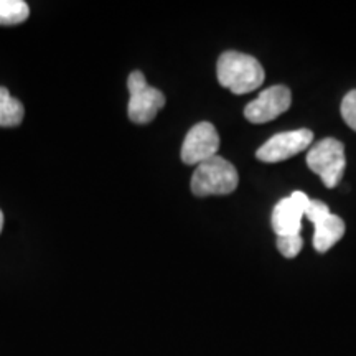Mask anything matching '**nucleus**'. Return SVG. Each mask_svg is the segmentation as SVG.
Segmentation results:
<instances>
[{
    "label": "nucleus",
    "instance_id": "obj_1",
    "mask_svg": "<svg viewBox=\"0 0 356 356\" xmlns=\"http://www.w3.org/2000/svg\"><path fill=\"white\" fill-rule=\"evenodd\" d=\"M216 76L221 86L234 95H248L262 86L266 73L254 56L239 51H225L218 60Z\"/></svg>",
    "mask_w": 356,
    "mask_h": 356
},
{
    "label": "nucleus",
    "instance_id": "obj_2",
    "mask_svg": "<svg viewBox=\"0 0 356 356\" xmlns=\"http://www.w3.org/2000/svg\"><path fill=\"white\" fill-rule=\"evenodd\" d=\"M238 185L239 175L236 167L220 155L200 163L191 177V191L197 197L229 195Z\"/></svg>",
    "mask_w": 356,
    "mask_h": 356
},
{
    "label": "nucleus",
    "instance_id": "obj_3",
    "mask_svg": "<svg viewBox=\"0 0 356 356\" xmlns=\"http://www.w3.org/2000/svg\"><path fill=\"white\" fill-rule=\"evenodd\" d=\"M307 165L322 178L327 188H335L345 173V145L333 137L322 139L307 152Z\"/></svg>",
    "mask_w": 356,
    "mask_h": 356
},
{
    "label": "nucleus",
    "instance_id": "obj_4",
    "mask_svg": "<svg viewBox=\"0 0 356 356\" xmlns=\"http://www.w3.org/2000/svg\"><path fill=\"white\" fill-rule=\"evenodd\" d=\"M127 88L131 92L127 106L129 119L136 124L152 122L159 111L165 106V95L160 89L149 86L140 71L129 74Z\"/></svg>",
    "mask_w": 356,
    "mask_h": 356
},
{
    "label": "nucleus",
    "instance_id": "obj_5",
    "mask_svg": "<svg viewBox=\"0 0 356 356\" xmlns=\"http://www.w3.org/2000/svg\"><path fill=\"white\" fill-rule=\"evenodd\" d=\"M312 142H314V132L309 129L280 132L257 149L256 157L264 163H277L304 152L305 149H309Z\"/></svg>",
    "mask_w": 356,
    "mask_h": 356
},
{
    "label": "nucleus",
    "instance_id": "obj_6",
    "mask_svg": "<svg viewBox=\"0 0 356 356\" xmlns=\"http://www.w3.org/2000/svg\"><path fill=\"white\" fill-rule=\"evenodd\" d=\"M220 149V136L211 122H198L185 136L181 145V160L186 165H200L216 157Z\"/></svg>",
    "mask_w": 356,
    "mask_h": 356
},
{
    "label": "nucleus",
    "instance_id": "obj_7",
    "mask_svg": "<svg viewBox=\"0 0 356 356\" xmlns=\"http://www.w3.org/2000/svg\"><path fill=\"white\" fill-rule=\"evenodd\" d=\"M292 104L291 89L284 84H275L264 89L254 101L244 108V115L252 124H266L284 114Z\"/></svg>",
    "mask_w": 356,
    "mask_h": 356
},
{
    "label": "nucleus",
    "instance_id": "obj_8",
    "mask_svg": "<svg viewBox=\"0 0 356 356\" xmlns=\"http://www.w3.org/2000/svg\"><path fill=\"white\" fill-rule=\"evenodd\" d=\"M302 218H304V213L296 207L291 197L282 198L274 207L273 218H270L274 233L277 234V238H280V236L300 234Z\"/></svg>",
    "mask_w": 356,
    "mask_h": 356
},
{
    "label": "nucleus",
    "instance_id": "obj_9",
    "mask_svg": "<svg viewBox=\"0 0 356 356\" xmlns=\"http://www.w3.org/2000/svg\"><path fill=\"white\" fill-rule=\"evenodd\" d=\"M345 221L337 215H328L323 221L315 225L314 248L318 252H327L345 236Z\"/></svg>",
    "mask_w": 356,
    "mask_h": 356
},
{
    "label": "nucleus",
    "instance_id": "obj_10",
    "mask_svg": "<svg viewBox=\"0 0 356 356\" xmlns=\"http://www.w3.org/2000/svg\"><path fill=\"white\" fill-rule=\"evenodd\" d=\"M25 109L19 99L0 86V127H15L24 121Z\"/></svg>",
    "mask_w": 356,
    "mask_h": 356
},
{
    "label": "nucleus",
    "instance_id": "obj_11",
    "mask_svg": "<svg viewBox=\"0 0 356 356\" xmlns=\"http://www.w3.org/2000/svg\"><path fill=\"white\" fill-rule=\"evenodd\" d=\"M30 15L24 0H0V25H19Z\"/></svg>",
    "mask_w": 356,
    "mask_h": 356
},
{
    "label": "nucleus",
    "instance_id": "obj_12",
    "mask_svg": "<svg viewBox=\"0 0 356 356\" xmlns=\"http://www.w3.org/2000/svg\"><path fill=\"white\" fill-rule=\"evenodd\" d=\"M304 248V239H302L300 234L296 236H280L277 238V249L280 251V254L287 259H292L296 257Z\"/></svg>",
    "mask_w": 356,
    "mask_h": 356
},
{
    "label": "nucleus",
    "instance_id": "obj_13",
    "mask_svg": "<svg viewBox=\"0 0 356 356\" xmlns=\"http://www.w3.org/2000/svg\"><path fill=\"white\" fill-rule=\"evenodd\" d=\"M341 118L346 126L356 131V89H351L341 101Z\"/></svg>",
    "mask_w": 356,
    "mask_h": 356
},
{
    "label": "nucleus",
    "instance_id": "obj_14",
    "mask_svg": "<svg viewBox=\"0 0 356 356\" xmlns=\"http://www.w3.org/2000/svg\"><path fill=\"white\" fill-rule=\"evenodd\" d=\"M328 215H330V208H328L323 202H320V200H310L309 208H307V211L304 213L307 220L314 222V225H318V222L323 221Z\"/></svg>",
    "mask_w": 356,
    "mask_h": 356
},
{
    "label": "nucleus",
    "instance_id": "obj_15",
    "mask_svg": "<svg viewBox=\"0 0 356 356\" xmlns=\"http://www.w3.org/2000/svg\"><path fill=\"white\" fill-rule=\"evenodd\" d=\"M291 200L296 203V207L299 208L302 213H305L307 208H309V204H310V198L307 197L304 191H293V193L291 195Z\"/></svg>",
    "mask_w": 356,
    "mask_h": 356
},
{
    "label": "nucleus",
    "instance_id": "obj_16",
    "mask_svg": "<svg viewBox=\"0 0 356 356\" xmlns=\"http://www.w3.org/2000/svg\"><path fill=\"white\" fill-rule=\"evenodd\" d=\"M2 228H3V213L0 210V233H2Z\"/></svg>",
    "mask_w": 356,
    "mask_h": 356
}]
</instances>
